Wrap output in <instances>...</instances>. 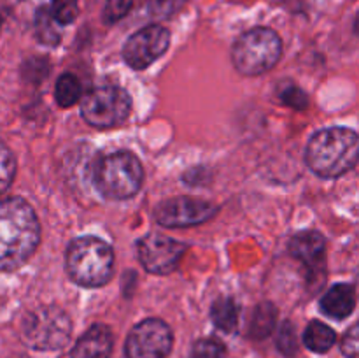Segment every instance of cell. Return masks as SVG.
I'll return each mask as SVG.
<instances>
[{"label": "cell", "instance_id": "obj_1", "mask_svg": "<svg viewBox=\"0 0 359 358\" xmlns=\"http://www.w3.org/2000/svg\"><path fill=\"white\" fill-rule=\"evenodd\" d=\"M39 242L41 225L34 207L21 197L0 199V272L27 263Z\"/></svg>", "mask_w": 359, "mask_h": 358}, {"label": "cell", "instance_id": "obj_2", "mask_svg": "<svg viewBox=\"0 0 359 358\" xmlns=\"http://www.w3.org/2000/svg\"><path fill=\"white\" fill-rule=\"evenodd\" d=\"M359 158V137L346 126H330L311 137L305 161L316 175L337 179L354 168Z\"/></svg>", "mask_w": 359, "mask_h": 358}, {"label": "cell", "instance_id": "obj_3", "mask_svg": "<svg viewBox=\"0 0 359 358\" xmlns=\"http://www.w3.org/2000/svg\"><path fill=\"white\" fill-rule=\"evenodd\" d=\"M65 269L74 283L84 288H100L109 283L114 272V251L100 237H77L67 248Z\"/></svg>", "mask_w": 359, "mask_h": 358}, {"label": "cell", "instance_id": "obj_4", "mask_svg": "<svg viewBox=\"0 0 359 358\" xmlns=\"http://www.w3.org/2000/svg\"><path fill=\"white\" fill-rule=\"evenodd\" d=\"M93 183L105 199H132L144 183V167L130 151H114L98 161L93 171Z\"/></svg>", "mask_w": 359, "mask_h": 358}, {"label": "cell", "instance_id": "obj_5", "mask_svg": "<svg viewBox=\"0 0 359 358\" xmlns=\"http://www.w3.org/2000/svg\"><path fill=\"white\" fill-rule=\"evenodd\" d=\"M283 55V41L272 28L258 27L245 32L231 48V62L242 76H259L277 65Z\"/></svg>", "mask_w": 359, "mask_h": 358}, {"label": "cell", "instance_id": "obj_6", "mask_svg": "<svg viewBox=\"0 0 359 358\" xmlns=\"http://www.w3.org/2000/svg\"><path fill=\"white\" fill-rule=\"evenodd\" d=\"M72 333V323L67 312L55 305L32 309L23 319L21 337L32 350L49 351L65 346Z\"/></svg>", "mask_w": 359, "mask_h": 358}, {"label": "cell", "instance_id": "obj_7", "mask_svg": "<svg viewBox=\"0 0 359 358\" xmlns=\"http://www.w3.org/2000/svg\"><path fill=\"white\" fill-rule=\"evenodd\" d=\"M132 112V98L119 86H98L81 98V114L95 128H112L126 121Z\"/></svg>", "mask_w": 359, "mask_h": 358}, {"label": "cell", "instance_id": "obj_8", "mask_svg": "<svg viewBox=\"0 0 359 358\" xmlns=\"http://www.w3.org/2000/svg\"><path fill=\"white\" fill-rule=\"evenodd\" d=\"M174 336L163 319L147 318L137 323L126 337V358H167Z\"/></svg>", "mask_w": 359, "mask_h": 358}, {"label": "cell", "instance_id": "obj_9", "mask_svg": "<svg viewBox=\"0 0 359 358\" xmlns=\"http://www.w3.org/2000/svg\"><path fill=\"white\" fill-rule=\"evenodd\" d=\"M188 246L161 234H147L137 241V255L144 269L154 276L172 274L181 263Z\"/></svg>", "mask_w": 359, "mask_h": 358}, {"label": "cell", "instance_id": "obj_10", "mask_svg": "<svg viewBox=\"0 0 359 358\" xmlns=\"http://www.w3.org/2000/svg\"><path fill=\"white\" fill-rule=\"evenodd\" d=\"M219 207L193 197H172L154 211V218L165 228H186L212 220Z\"/></svg>", "mask_w": 359, "mask_h": 358}, {"label": "cell", "instance_id": "obj_11", "mask_svg": "<svg viewBox=\"0 0 359 358\" xmlns=\"http://www.w3.org/2000/svg\"><path fill=\"white\" fill-rule=\"evenodd\" d=\"M170 32L161 25H147L132 35L123 48V58L132 69L144 70L167 53Z\"/></svg>", "mask_w": 359, "mask_h": 358}, {"label": "cell", "instance_id": "obj_12", "mask_svg": "<svg viewBox=\"0 0 359 358\" xmlns=\"http://www.w3.org/2000/svg\"><path fill=\"white\" fill-rule=\"evenodd\" d=\"M290 255L304 263L311 277H323L326 263V241L323 234L314 230L293 235L287 244Z\"/></svg>", "mask_w": 359, "mask_h": 358}, {"label": "cell", "instance_id": "obj_13", "mask_svg": "<svg viewBox=\"0 0 359 358\" xmlns=\"http://www.w3.org/2000/svg\"><path fill=\"white\" fill-rule=\"evenodd\" d=\"M112 351V333L105 325L88 329L74 346L72 358H109Z\"/></svg>", "mask_w": 359, "mask_h": 358}, {"label": "cell", "instance_id": "obj_14", "mask_svg": "<svg viewBox=\"0 0 359 358\" xmlns=\"http://www.w3.org/2000/svg\"><path fill=\"white\" fill-rule=\"evenodd\" d=\"M356 307V291L353 284H333L321 297V311L333 319H346Z\"/></svg>", "mask_w": 359, "mask_h": 358}, {"label": "cell", "instance_id": "obj_15", "mask_svg": "<svg viewBox=\"0 0 359 358\" xmlns=\"http://www.w3.org/2000/svg\"><path fill=\"white\" fill-rule=\"evenodd\" d=\"M337 340V333L332 326H328L326 323L314 321L309 323V326L305 329L304 333V344L314 353H326V351L332 350V346Z\"/></svg>", "mask_w": 359, "mask_h": 358}, {"label": "cell", "instance_id": "obj_16", "mask_svg": "<svg viewBox=\"0 0 359 358\" xmlns=\"http://www.w3.org/2000/svg\"><path fill=\"white\" fill-rule=\"evenodd\" d=\"M210 318L217 329L226 333H233L238 326V307L233 298H217L210 309Z\"/></svg>", "mask_w": 359, "mask_h": 358}, {"label": "cell", "instance_id": "obj_17", "mask_svg": "<svg viewBox=\"0 0 359 358\" xmlns=\"http://www.w3.org/2000/svg\"><path fill=\"white\" fill-rule=\"evenodd\" d=\"M277 321V309L270 302H263L255 309L251 326H249V336L252 339H265L276 329Z\"/></svg>", "mask_w": 359, "mask_h": 358}, {"label": "cell", "instance_id": "obj_18", "mask_svg": "<svg viewBox=\"0 0 359 358\" xmlns=\"http://www.w3.org/2000/svg\"><path fill=\"white\" fill-rule=\"evenodd\" d=\"M55 98L60 107H72L81 98V83L74 74H62L56 81Z\"/></svg>", "mask_w": 359, "mask_h": 358}, {"label": "cell", "instance_id": "obj_19", "mask_svg": "<svg viewBox=\"0 0 359 358\" xmlns=\"http://www.w3.org/2000/svg\"><path fill=\"white\" fill-rule=\"evenodd\" d=\"M56 21L53 18L51 11L48 7H42L41 11L35 16V34H37V39L42 42V44L55 46L58 44L60 41V32L56 28Z\"/></svg>", "mask_w": 359, "mask_h": 358}, {"label": "cell", "instance_id": "obj_20", "mask_svg": "<svg viewBox=\"0 0 359 358\" xmlns=\"http://www.w3.org/2000/svg\"><path fill=\"white\" fill-rule=\"evenodd\" d=\"M16 175V158L6 142L0 140V195L6 192Z\"/></svg>", "mask_w": 359, "mask_h": 358}, {"label": "cell", "instance_id": "obj_21", "mask_svg": "<svg viewBox=\"0 0 359 358\" xmlns=\"http://www.w3.org/2000/svg\"><path fill=\"white\" fill-rule=\"evenodd\" d=\"M51 14L58 25H70L79 14L77 0H51Z\"/></svg>", "mask_w": 359, "mask_h": 358}, {"label": "cell", "instance_id": "obj_22", "mask_svg": "<svg viewBox=\"0 0 359 358\" xmlns=\"http://www.w3.org/2000/svg\"><path fill=\"white\" fill-rule=\"evenodd\" d=\"M189 358H226V347L216 339H200L193 344Z\"/></svg>", "mask_w": 359, "mask_h": 358}, {"label": "cell", "instance_id": "obj_23", "mask_svg": "<svg viewBox=\"0 0 359 358\" xmlns=\"http://www.w3.org/2000/svg\"><path fill=\"white\" fill-rule=\"evenodd\" d=\"M277 347H279L286 357H294V354H297L298 340L293 323L284 321V325L279 329V332H277Z\"/></svg>", "mask_w": 359, "mask_h": 358}, {"label": "cell", "instance_id": "obj_24", "mask_svg": "<svg viewBox=\"0 0 359 358\" xmlns=\"http://www.w3.org/2000/svg\"><path fill=\"white\" fill-rule=\"evenodd\" d=\"M132 4L133 0H107L104 7V13H102L104 23L112 25L121 20V18H125L128 14V11L132 9Z\"/></svg>", "mask_w": 359, "mask_h": 358}, {"label": "cell", "instance_id": "obj_25", "mask_svg": "<svg viewBox=\"0 0 359 358\" xmlns=\"http://www.w3.org/2000/svg\"><path fill=\"white\" fill-rule=\"evenodd\" d=\"M188 0H153V2L147 6L149 13L153 16L158 18H168L170 14L177 13Z\"/></svg>", "mask_w": 359, "mask_h": 358}, {"label": "cell", "instance_id": "obj_26", "mask_svg": "<svg viewBox=\"0 0 359 358\" xmlns=\"http://www.w3.org/2000/svg\"><path fill=\"white\" fill-rule=\"evenodd\" d=\"M280 100L286 105H290V107L298 109V111H302V109H305L309 105V98L307 95H305V91L300 90L298 86H293V84H290V86L280 93Z\"/></svg>", "mask_w": 359, "mask_h": 358}, {"label": "cell", "instance_id": "obj_27", "mask_svg": "<svg viewBox=\"0 0 359 358\" xmlns=\"http://www.w3.org/2000/svg\"><path fill=\"white\" fill-rule=\"evenodd\" d=\"M358 325H353L342 340V353L347 358H359V343H358Z\"/></svg>", "mask_w": 359, "mask_h": 358}]
</instances>
